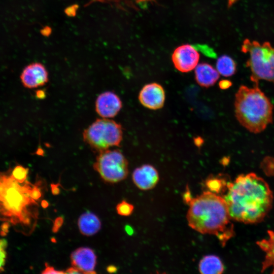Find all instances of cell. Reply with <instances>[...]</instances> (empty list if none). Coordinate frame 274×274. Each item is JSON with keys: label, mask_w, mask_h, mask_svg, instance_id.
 I'll return each mask as SVG.
<instances>
[{"label": "cell", "mask_w": 274, "mask_h": 274, "mask_svg": "<svg viewBox=\"0 0 274 274\" xmlns=\"http://www.w3.org/2000/svg\"><path fill=\"white\" fill-rule=\"evenodd\" d=\"M41 206L43 208L45 209V208H47L49 206V203L47 201L45 200H43L41 202Z\"/></svg>", "instance_id": "32"}, {"label": "cell", "mask_w": 274, "mask_h": 274, "mask_svg": "<svg viewBox=\"0 0 274 274\" xmlns=\"http://www.w3.org/2000/svg\"><path fill=\"white\" fill-rule=\"evenodd\" d=\"M241 51L249 54L246 65L250 68V80L254 85H259L261 80L274 84V47L271 43L245 39Z\"/></svg>", "instance_id": "5"}, {"label": "cell", "mask_w": 274, "mask_h": 274, "mask_svg": "<svg viewBox=\"0 0 274 274\" xmlns=\"http://www.w3.org/2000/svg\"><path fill=\"white\" fill-rule=\"evenodd\" d=\"M71 263L73 267L83 273H96L94 268L96 263V256L94 252L87 247L79 248L71 255Z\"/></svg>", "instance_id": "12"}, {"label": "cell", "mask_w": 274, "mask_h": 274, "mask_svg": "<svg viewBox=\"0 0 274 274\" xmlns=\"http://www.w3.org/2000/svg\"><path fill=\"white\" fill-rule=\"evenodd\" d=\"M198 270L202 274H220L224 271V267L218 256L208 255L200 260Z\"/></svg>", "instance_id": "17"}, {"label": "cell", "mask_w": 274, "mask_h": 274, "mask_svg": "<svg viewBox=\"0 0 274 274\" xmlns=\"http://www.w3.org/2000/svg\"><path fill=\"white\" fill-rule=\"evenodd\" d=\"M216 67L219 74L226 77L232 76L236 72V64L235 61L231 57L226 55L218 58Z\"/></svg>", "instance_id": "18"}, {"label": "cell", "mask_w": 274, "mask_h": 274, "mask_svg": "<svg viewBox=\"0 0 274 274\" xmlns=\"http://www.w3.org/2000/svg\"><path fill=\"white\" fill-rule=\"evenodd\" d=\"M268 237L256 242L258 246L264 252V259L262 262L261 272L269 267L274 273V231H267Z\"/></svg>", "instance_id": "15"}, {"label": "cell", "mask_w": 274, "mask_h": 274, "mask_svg": "<svg viewBox=\"0 0 274 274\" xmlns=\"http://www.w3.org/2000/svg\"><path fill=\"white\" fill-rule=\"evenodd\" d=\"M139 100L145 107L150 110L162 108L165 99V94L163 87L157 83L145 85L139 94Z\"/></svg>", "instance_id": "9"}, {"label": "cell", "mask_w": 274, "mask_h": 274, "mask_svg": "<svg viewBox=\"0 0 274 274\" xmlns=\"http://www.w3.org/2000/svg\"><path fill=\"white\" fill-rule=\"evenodd\" d=\"M227 184L221 176H209L205 181V186L208 191L217 194L224 192Z\"/></svg>", "instance_id": "19"}, {"label": "cell", "mask_w": 274, "mask_h": 274, "mask_svg": "<svg viewBox=\"0 0 274 274\" xmlns=\"http://www.w3.org/2000/svg\"><path fill=\"white\" fill-rule=\"evenodd\" d=\"M59 184H51V192L53 195H58L60 192L59 188Z\"/></svg>", "instance_id": "26"}, {"label": "cell", "mask_w": 274, "mask_h": 274, "mask_svg": "<svg viewBox=\"0 0 274 274\" xmlns=\"http://www.w3.org/2000/svg\"><path fill=\"white\" fill-rule=\"evenodd\" d=\"M199 55L196 49L189 45H183L175 49L172 55L175 67L183 73L189 72L196 66Z\"/></svg>", "instance_id": "8"}, {"label": "cell", "mask_w": 274, "mask_h": 274, "mask_svg": "<svg viewBox=\"0 0 274 274\" xmlns=\"http://www.w3.org/2000/svg\"><path fill=\"white\" fill-rule=\"evenodd\" d=\"M188 225L202 234L214 235L222 246L235 235L227 204L221 196L206 191L190 201Z\"/></svg>", "instance_id": "3"}, {"label": "cell", "mask_w": 274, "mask_h": 274, "mask_svg": "<svg viewBox=\"0 0 274 274\" xmlns=\"http://www.w3.org/2000/svg\"><path fill=\"white\" fill-rule=\"evenodd\" d=\"M133 209V206L125 200H123L118 204L116 207V210L118 214L123 216H128L130 215Z\"/></svg>", "instance_id": "20"}, {"label": "cell", "mask_w": 274, "mask_h": 274, "mask_svg": "<svg viewBox=\"0 0 274 274\" xmlns=\"http://www.w3.org/2000/svg\"><path fill=\"white\" fill-rule=\"evenodd\" d=\"M219 75L217 70L207 63L199 64L195 67V80L202 87L209 88L213 86L219 79Z\"/></svg>", "instance_id": "14"}, {"label": "cell", "mask_w": 274, "mask_h": 274, "mask_svg": "<svg viewBox=\"0 0 274 274\" xmlns=\"http://www.w3.org/2000/svg\"><path fill=\"white\" fill-rule=\"evenodd\" d=\"M7 241L4 238H0V271L4 270L7 258Z\"/></svg>", "instance_id": "21"}, {"label": "cell", "mask_w": 274, "mask_h": 274, "mask_svg": "<svg viewBox=\"0 0 274 274\" xmlns=\"http://www.w3.org/2000/svg\"><path fill=\"white\" fill-rule=\"evenodd\" d=\"M232 85V82L228 80H222L219 83L220 89L225 90L229 88Z\"/></svg>", "instance_id": "25"}, {"label": "cell", "mask_w": 274, "mask_h": 274, "mask_svg": "<svg viewBox=\"0 0 274 274\" xmlns=\"http://www.w3.org/2000/svg\"><path fill=\"white\" fill-rule=\"evenodd\" d=\"M132 180L136 186L142 190L153 189L159 181L157 169L150 164H144L134 169Z\"/></svg>", "instance_id": "13"}, {"label": "cell", "mask_w": 274, "mask_h": 274, "mask_svg": "<svg viewBox=\"0 0 274 274\" xmlns=\"http://www.w3.org/2000/svg\"><path fill=\"white\" fill-rule=\"evenodd\" d=\"M63 223V219L61 217H57L54 221L53 226L52 227V230L53 232L56 233L58 232L59 228L61 227Z\"/></svg>", "instance_id": "23"}, {"label": "cell", "mask_w": 274, "mask_h": 274, "mask_svg": "<svg viewBox=\"0 0 274 274\" xmlns=\"http://www.w3.org/2000/svg\"><path fill=\"white\" fill-rule=\"evenodd\" d=\"M122 107V103L119 97L111 91L101 93L95 101L96 112L104 118L115 117L120 112Z\"/></svg>", "instance_id": "10"}, {"label": "cell", "mask_w": 274, "mask_h": 274, "mask_svg": "<svg viewBox=\"0 0 274 274\" xmlns=\"http://www.w3.org/2000/svg\"><path fill=\"white\" fill-rule=\"evenodd\" d=\"M184 200L187 203H189L190 201L192 200V198L190 195V193L189 190L187 189V190L185 192L184 195L183 196Z\"/></svg>", "instance_id": "27"}, {"label": "cell", "mask_w": 274, "mask_h": 274, "mask_svg": "<svg viewBox=\"0 0 274 274\" xmlns=\"http://www.w3.org/2000/svg\"><path fill=\"white\" fill-rule=\"evenodd\" d=\"M83 138L92 150L100 153L120 146L123 139L122 128L114 120L97 119L84 130Z\"/></svg>", "instance_id": "6"}, {"label": "cell", "mask_w": 274, "mask_h": 274, "mask_svg": "<svg viewBox=\"0 0 274 274\" xmlns=\"http://www.w3.org/2000/svg\"><path fill=\"white\" fill-rule=\"evenodd\" d=\"M203 142V140L200 137L196 138L194 139V143L197 147L200 146L202 144Z\"/></svg>", "instance_id": "30"}, {"label": "cell", "mask_w": 274, "mask_h": 274, "mask_svg": "<svg viewBox=\"0 0 274 274\" xmlns=\"http://www.w3.org/2000/svg\"><path fill=\"white\" fill-rule=\"evenodd\" d=\"M117 270V267L113 265H109L107 267V271L109 273H115Z\"/></svg>", "instance_id": "29"}, {"label": "cell", "mask_w": 274, "mask_h": 274, "mask_svg": "<svg viewBox=\"0 0 274 274\" xmlns=\"http://www.w3.org/2000/svg\"><path fill=\"white\" fill-rule=\"evenodd\" d=\"M45 269L42 272V273L43 274H49V273H54V274H60V273H65V272H64L63 271H58L50 265L48 264V263H45Z\"/></svg>", "instance_id": "24"}, {"label": "cell", "mask_w": 274, "mask_h": 274, "mask_svg": "<svg viewBox=\"0 0 274 274\" xmlns=\"http://www.w3.org/2000/svg\"><path fill=\"white\" fill-rule=\"evenodd\" d=\"M93 167L104 181L111 183L124 180L128 174L127 160L117 149L98 153Z\"/></svg>", "instance_id": "7"}, {"label": "cell", "mask_w": 274, "mask_h": 274, "mask_svg": "<svg viewBox=\"0 0 274 274\" xmlns=\"http://www.w3.org/2000/svg\"><path fill=\"white\" fill-rule=\"evenodd\" d=\"M223 198L231 219L245 224L262 221L270 211L273 199L267 183L254 173L241 174L228 182Z\"/></svg>", "instance_id": "2"}, {"label": "cell", "mask_w": 274, "mask_h": 274, "mask_svg": "<svg viewBox=\"0 0 274 274\" xmlns=\"http://www.w3.org/2000/svg\"><path fill=\"white\" fill-rule=\"evenodd\" d=\"M125 230L126 233L129 235H132L133 233V230L131 226L126 225L125 227Z\"/></svg>", "instance_id": "31"}, {"label": "cell", "mask_w": 274, "mask_h": 274, "mask_svg": "<svg viewBox=\"0 0 274 274\" xmlns=\"http://www.w3.org/2000/svg\"><path fill=\"white\" fill-rule=\"evenodd\" d=\"M81 273V271L74 267H71L67 269L65 271V273Z\"/></svg>", "instance_id": "28"}, {"label": "cell", "mask_w": 274, "mask_h": 274, "mask_svg": "<svg viewBox=\"0 0 274 274\" xmlns=\"http://www.w3.org/2000/svg\"><path fill=\"white\" fill-rule=\"evenodd\" d=\"M20 79L24 87L32 89L45 85L49 80L48 73L42 64L32 63L25 67Z\"/></svg>", "instance_id": "11"}, {"label": "cell", "mask_w": 274, "mask_h": 274, "mask_svg": "<svg viewBox=\"0 0 274 274\" xmlns=\"http://www.w3.org/2000/svg\"><path fill=\"white\" fill-rule=\"evenodd\" d=\"M28 172L20 165L0 172V221L25 235L34 231L39 217L38 201L33 195L36 183L28 181Z\"/></svg>", "instance_id": "1"}, {"label": "cell", "mask_w": 274, "mask_h": 274, "mask_svg": "<svg viewBox=\"0 0 274 274\" xmlns=\"http://www.w3.org/2000/svg\"><path fill=\"white\" fill-rule=\"evenodd\" d=\"M235 117L244 128L257 134L272 123L273 105L259 85H241L235 94Z\"/></svg>", "instance_id": "4"}, {"label": "cell", "mask_w": 274, "mask_h": 274, "mask_svg": "<svg viewBox=\"0 0 274 274\" xmlns=\"http://www.w3.org/2000/svg\"><path fill=\"white\" fill-rule=\"evenodd\" d=\"M194 47L196 49L200 50L204 55L210 57H215L216 54L213 49L206 45H196Z\"/></svg>", "instance_id": "22"}, {"label": "cell", "mask_w": 274, "mask_h": 274, "mask_svg": "<svg viewBox=\"0 0 274 274\" xmlns=\"http://www.w3.org/2000/svg\"><path fill=\"white\" fill-rule=\"evenodd\" d=\"M78 226L81 233L91 236L96 233L101 228V222L94 214L87 212L79 218Z\"/></svg>", "instance_id": "16"}]
</instances>
